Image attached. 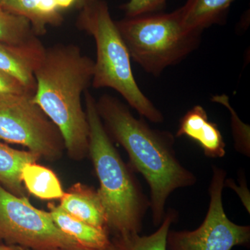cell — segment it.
<instances>
[{"mask_svg":"<svg viewBox=\"0 0 250 250\" xmlns=\"http://www.w3.org/2000/svg\"><path fill=\"white\" fill-rule=\"evenodd\" d=\"M96 105L105 129L125 148L133 167L149 184L153 223L160 225L170 194L193 185L196 177L176 156L170 132L152 129L143 117L135 118L127 106L111 95H103Z\"/></svg>","mask_w":250,"mask_h":250,"instance_id":"1","label":"cell"},{"mask_svg":"<svg viewBox=\"0 0 250 250\" xmlns=\"http://www.w3.org/2000/svg\"><path fill=\"white\" fill-rule=\"evenodd\" d=\"M94 61L71 44L46 49L35 72L34 103L58 128L69 155L82 159L88 152L89 126L82 95L92 83Z\"/></svg>","mask_w":250,"mask_h":250,"instance_id":"2","label":"cell"},{"mask_svg":"<svg viewBox=\"0 0 250 250\" xmlns=\"http://www.w3.org/2000/svg\"><path fill=\"white\" fill-rule=\"evenodd\" d=\"M84 94L88 152L100 182L98 192L108 229L117 235L139 233L150 202L113 146L99 114L96 100L88 90Z\"/></svg>","mask_w":250,"mask_h":250,"instance_id":"3","label":"cell"},{"mask_svg":"<svg viewBox=\"0 0 250 250\" xmlns=\"http://www.w3.org/2000/svg\"><path fill=\"white\" fill-rule=\"evenodd\" d=\"M77 27L95 40L96 61L91 84L97 89L116 90L139 112L154 123L164 121V116L143 93L135 80L127 47L112 19L107 3L96 0L80 9Z\"/></svg>","mask_w":250,"mask_h":250,"instance_id":"4","label":"cell"},{"mask_svg":"<svg viewBox=\"0 0 250 250\" xmlns=\"http://www.w3.org/2000/svg\"><path fill=\"white\" fill-rule=\"evenodd\" d=\"M116 23L131 59L154 76L187 58L201 35L184 29L179 9L126 17Z\"/></svg>","mask_w":250,"mask_h":250,"instance_id":"5","label":"cell"},{"mask_svg":"<svg viewBox=\"0 0 250 250\" xmlns=\"http://www.w3.org/2000/svg\"><path fill=\"white\" fill-rule=\"evenodd\" d=\"M0 242L32 250H69L81 246L59 229L49 212L33 207L0 185Z\"/></svg>","mask_w":250,"mask_h":250,"instance_id":"6","label":"cell"},{"mask_svg":"<svg viewBox=\"0 0 250 250\" xmlns=\"http://www.w3.org/2000/svg\"><path fill=\"white\" fill-rule=\"evenodd\" d=\"M0 140L24 146L48 160L57 159L65 147L58 128L30 93L0 100Z\"/></svg>","mask_w":250,"mask_h":250,"instance_id":"7","label":"cell"},{"mask_svg":"<svg viewBox=\"0 0 250 250\" xmlns=\"http://www.w3.org/2000/svg\"><path fill=\"white\" fill-rule=\"evenodd\" d=\"M226 175L223 169L213 166L205 220L192 231H169L167 250H231L235 246H249L250 226L233 223L224 210L222 196Z\"/></svg>","mask_w":250,"mask_h":250,"instance_id":"8","label":"cell"},{"mask_svg":"<svg viewBox=\"0 0 250 250\" xmlns=\"http://www.w3.org/2000/svg\"><path fill=\"white\" fill-rule=\"evenodd\" d=\"M45 50L36 36L16 45L0 42V70L19 81L34 95L36 85L34 75Z\"/></svg>","mask_w":250,"mask_h":250,"instance_id":"9","label":"cell"},{"mask_svg":"<svg viewBox=\"0 0 250 250\" xmlns=\"http://www.w3.org/2000/svg\"><path fill=\"white\" fill-rule=\"evenodd\" d=\"M176 136H186L195 141L208 157L222 158L226 154V144L220 129L208 120L205 108L200 105L182 117Z\"/></svg>","mask_w":250,"mask_h":250,"instance_id":"10","label":"cell"},{"mask_svg":"<svg viewBox=\"0 0 250 250\" xmlns=\"http://www.w3.org/2000/svg\"><path fill=\"white\" fill-rule=\"evenodd\" d=\"M59 207L75 218L107 231V221L98 190L78 184L62 197Z\"/></svg>","mask_w":250,"mask_h":250,"instance_id":"11","label":"cell"},{"mask_svg":"<svg viewBox=\"0 0 250 250\" xmlns=\"http://www.w3.org/2000/svg\"><path fill=\"white\" fill-rule=\"evenodd\" d=\"M235 0H187L179 9L181 21L186 30L201 34L207 28L225 21Z\"/></svg>","mask_w":250,"mask_h":250,"instance_id":"12","label":"cell"},{"mask_svg":"<svg viewBox=\"0 0 250 250\" xmlns=\"http://www.w3.org/2000/svg\"><path fill=\"white\" fill-rule=\"evenodd\" d=\"M49 208V214L56 226L81 246L94 250H106L112 246L106 230L95 228L72 216L59 206L50 204Z\"/></svg>","mask_w":250,"mask_h":250,"instance_id":"13","label":"cell"},{"mask_svg":"<svg viewBox=\"0 0 250 250\" xmlns=\"http://www.w3.org/2000/svg\"><path fill=\"white\" fill-rule=\"evenodd\" d=\"M39 159V156L30 151L18 150L0 141V182L14 195L23 196V167Z\"/></svg>","mask_w":250,"mask_h":250,"instance_id":"14","label":"cell"},{"mask_svg":"<svg viewBox=\"0 0 250 250\" xmlns=\"http://www.w3.org/2000/svg\"><path fill=\"white\" fill-rule=\"evenodd\" d=\"M177 212L169 210L155 232L148 236L129 233L116 235L112 242L114 250H167V236L171 225L177 218Z\"/></svg>","mask_w":250,"mask_h":250,"instance_id":"15","label":"cell"},{"mask_svg":"<svg viewBox=\"0 0 250 250\" xmlns=\"http://www.w3.org/2000/svg\"><path fill=\"white\" fill-rule=\"evenodd\" d=\"M22 181L28 191L42 200L62 198L65 193L53 171L36 163L24 166Z\"/></svg>","mask_w":250,"mask_h":250,"instance_id":"16","label":"cell"},{"mask_svg":"<svg viewBox=\"0 0 250 250\" xmlns=\"http://www.w3.org/2000/svg\"><path fill=\"white\" fill-rule=\"evenodd\" d=\"M36 36L26 18L12 14L0 5V42L21 44Z\"/></svg>","mask_w":250,"mask_h":250,"instance_id":"17","label":"cell"},{"mask_svg":"<svg viewBox=\"0 0 250 250\" xmlns=\"http://www.w3.org/2000/svg\"><path fill=\"white\" fill-rule=\"evenodd\" d=\"M211 100L214 103L220 104L225 106L231 114V129H232L235 147L238 152L250 156V126L240 120L236 112L230 105L229 98L225 94L221 95H214Z\"/></svg>","mask_w":250,"mask_h":250,"instance_id":"18","label":"cell"},{"mask_svg":"<svg viewBox=\"0 0 250 250\" xmlns=\"http://www.w3.org/2000/svg\"><path fill=\"white\" fill-rule=\"evenodd\" d=\"M4 8L10 13L26 18L36 36L42 35L47 31V27L38 12L36 0H8Z\"/></svg>","mask_w":250,"mask_h":250,"instance_id":"19","label":"cell"},{"mask_svg":"<svg viewBox=\"0 0 250 250\" xmlns=\"http://www.w3.org/2000/svg\"><path fill=\"white\" fill-rule=\"evenodd\" d=\"M166 1L167 0H129L123 5L122 9L126 18L136 17L157 13L165 6Z\"/></svg>","mask_w":250,"mask_h":250,"instance_id":"20","label":"cell"},{"mask_svg":"<svg viewBox=\"0 0 250 250\" xmlns=\"http://www.w3.org/2000/svg\"><path fill=\"white\" fill-rule=\"evenodd\" d=\"M36 7L46 27L60 25L63 21L56 0H36Z\"/></svg>","mask_w":250,"mask_h":250,"instance_id":"21","label":"cell"},{"mask_svg":"<svg viewBox=\"0 0 250 250\" xmlns=\"http://www.w3.org/2000/svg\"><path fill=\"white\" fill-rule=\"evenodd\" d=\"M24 93L31 94L19 81L0 70V100Z\"/></svg>","mask_w":250,"mask_h":250,"instance_id":"22","label":"cell"},{"mask_svg":"<svg viewBox=\"0 0 250 250\" xmlns=\"http://www.w3.org/2000/svg\"><path fill=\"white\" fill-rule=\"evenodd\" d=\"M225 186L231 188L236 191L243 202V205L246 207V209L248 210V213H250V192L248 191L246 181L240 182V187H237L232 179H225Z\"/></svg>","mask_w":250,"mask_h":250,"instance_id":"23","label":"cell"},{"mask_svg":"<svg viewBox=\"0 0 250 250\" xmlns=\"http://www.w3.org/2000/svg\"><path fill=\"white\" fill-rule=\"evenodd\" d=\"M59 9L62 10L70 9L75 6L77 7L78 0H56Z\"/></svg>","mask_w":250,"mask_h":250,"instance_id":"24","label":"cell"},{"mask_svg":"<svg viewBox=\"0 0 250 250\" xmlns=\"http://www.w3.org/2000/svg\"><path fill=\"white\" fill-rule=\"evenodd\" d=\"M0 250H29L27 248L16 245H0Z\"/></svg>","mask_w":250,"mask_h":250,"instance_id":"25","label":"cell"},{"mask_svg":"<svg viewBox=\"0 0 250 250\" xmlns=\"http://www.w3.org/2000/svg\"><path fill=\"white\" fill-rule=\"evenodd\" d=\"M96 1V0H78L77 8L80 10L82 9L83 6H85V5L89 4L90 3L93 2V1Z\"/></svg>","mask_w":250,"mask_h":250,"instance_id":"26","label":"cell"},{"mask_svg":"<svg viewBox=\"0 0 250 250\" xmlns=\"http://www.w3.org/2000/svg\"><path fill=\"white\" fill-rule=\"evenodd\" d=\"M69 250H114L113 249V245L111 248H108V249L106 250H94V249H89V248H83V247H80V248H73V249Z\"/></svg>","mask_w":250,"mask_h":250,"instance_id":"27","label":"cell"},{"mask_svg":"<svg viewBox=\"0 0 250 250\" xmlns=\"http://www.w3.org/2000/svg\"><path fill=\"white\" fill-rule=\"evenodd\" d=\"M8 0H0V5L4 6V5L7 2Z\"/></svg>","mask_w":250,"mask_h":250,"instance_id":"28","label":"cell"}]
</instances>
